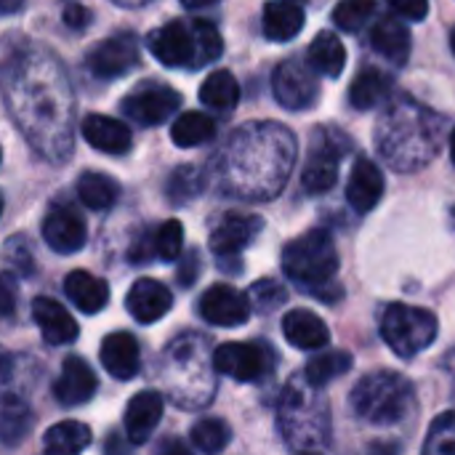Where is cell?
I'll list each match as a JSON object with an SVG mask.
<instances>
[{
  "label": "cell",
  "instance_id": "cell-1",
  "mask_svg": "<svg viewBox=\"0 0 455 455\" xmlns=\"http://www.w3.org/2000/svg\"><path fill=\"white\" fill-rule=\"evenodd\" d=\"M296 139L277 123H251L232 133L224 155L221 173L229 192L269 200L275 197L293 168Z\"/></svg>",
  "mask_w": 455,
  "mask_h": 455
},
{
  "label": "cell",
  "instance_id": "cell-2",
  "mask_svg": "<svg viewBox=\"0 0 455 455\" xmlns=\"http://www.w3.org/2000/svg\"><path fill=\"white\" fill-rule=\"evenodd\" d=\"M445 120L411 96L395 99L376 123V147L400 173L429 165L443 147Z\"/></svg>",
  "mask_w": 455,
  "mask_h": 455
},
{
  "label": "cell",
  "instance_id": "cell-3",
  "mask_svg": "<svg viewBox=\"0 0 455 455\" xmlns=\"http://www.w3.org/2000/svg\"><path fill=\"white\" fill-rule=\"evenodd\" d=\"M277 424L291 451L315 453L331 448V408L317 387L293 379L280 400Z\"/></svg>",
  "mask_w": 455,
  "mask_h": 455
},
{
  "label": "cell",
  "instance_id": "cell-4",
  "mask_svg": "<svg viewBox=\"0 0 455 455\" xmlns=\"http://www.w3.org/2000/svg\"><path fill=\"white\" fill-rule=\"evenodd\" d=\"M149 51L165 67L200 69L221 56L224 40L211 21L176 19L149 35Z\"/></svg>",
  "mask_w": 455,
  "mask_h": 455
},
{
  "label": "cell",
  "instance_id": "cell-5",
  "mask_svg": "<svg viewBox=\"0 0 455 455\" xmlns=\"http://www.w3.org/2000/svg\"><path fill=\"white\" fill-rule=\"evenodd\" d=\"M352 413L373 427H395L416 408L413 384L392 371H376L357 381L349 397Z\"/></svg>",
  "mask_w": 455,
  "mask_h": 455
},
{
  "label": "cell",
  "instance_id": "cell-6",
  "mask_svg": "<svg viewBox=\"0 0 455 455\" xmlns=\"http://www.w3.org/2000/svg\"><path fill=\"white\" fill-rule=\"evenodd\" d=\"M283 269L301 288L328 285L339 272V253L331 232L312 229L288 243L283 251Z\"/></svg>",
  "mask_w": 455,
  "mask_h": 455
},
{
  "label": "cell",
  "instance_id": "cell-7",
  "mask_svg": "<svg viewBox=\"0 0 455 455\" xmlns=\"http://www.w3.org/2000/svg\"><path fill=\"white\" fill-rule=\"evenodd\" d=\"M437 333H440L437 317L419 307L392 304V307H387V312L381 317V339L403 360H411V357L421 355L424 349H429L435 344Z\"/></svg>",
  "mask_w": 455,
  "mask_h": 455
},
{
  "label": "cell",
  "instance_id": "cell-8",
  "mask_svg": "<svg viewBox=\"0 0 455 455\" xmlns=\"http://www.w3.org/2000/svg\"><path fill=\"white\" fill-rule=\"evenodd\" d=\"M275 352L261 341H229L213 352V368L235 381L253 384L275 371Z\"/></svg>",
  "mask_w": 455,
  "mask_h": 455
},
{
  "label": "cell",
  "instance_id": "cell-9",
  "mask_svg": "<svg viewBox=\"0 0 455 455\" xmlns=\"http://www.w3.org/2000/svg\"><path fill=\"white\" fill-rule=\"evenodd\" d=\"M275 99L293 112L309 109L320 99V77L307 59H285L272 75Z\"/></svg>",
  "mask_w": 455,
  "mask_h": 455
},
{
  "label": "cell",
  "instance_id": "cell-10",
  "mask_svg": "<svg viewBox=\"0 0 455 455\" xmlns=\"http://www.w3.org/2000/svg\"><path fill=\"white\" fill-rule=\"evenodd\" d=\"M339 163H341V147L325 128H317L301 173L304 189L309 195H325L339 179Z\"/></svg>",
  "mask_w": 455,
  "mask_h": 455
},
{
  "label": "cell",
  "instance_id": "cell-11",
  "mask_svg": "<svg viewBox=\"0 0 455 455\" xmlns=\"http://www.w3.org/2000/svg\"><path fill=\"white\" fill-rule=\"evenodd\" d=\"M120 107L139 125H160L181 107V93L163 83H147L136 88Z\"/></svg>",
  "mask_w": 455,
  "mask_h": 455
},
{
  "label": "cell",
  "instance_id": "cell-12",
  "mask_svg": "<svg viewBox=\"0 0 455 455\" xmlns=\"http://www.w3.org/2000/svg\"><path fill=\"white\" fill-rule=\"evenodd\" d=\"M136 64H139V40L125 32L99 43L88 56V69L99 80H117Z\"/></svg>",
  "mask_w": 455,
  "mask_h": 455
},
{
  "label": "cell",
  "instance_id": "cell-13",
  "mask_svg": "<svg viewBox=\"0 0 455 455\" xmlns=\"http://www.w3.org/2000/svg\"><path fill=\"white\" fill-rule=\"evenodd\" d=\"M264 229V219L251 213H227L211 232V251L219 259H237Z\"/></svg>",
  "mask_w": 455,
  "mask_h": 455
},
{
  "label": "cell",
  "instance_id": "cell-14",
  "mask_svg": "<svg viewBox=\"0 0 455 455\" xmlns=\"http://www.w3.org/2000/svg\"><path fill=\"white\" fill-rule=\"evenodd\" d=\"M200 317L219 328H237L251 317V299L232 285H213L200 299Z\"/></svg>",
  "mask_w": 455,
  "mask_h": 455
},
{
  "label": "cell",
  "instance_id": "cell-15",
  "mask_svg": "<svg viewBox=\"0 0 455 455\" xmlns=\"http://www.w3.org/2000/svg\"><path fill=\"white\" fill-rule=\"evenodd\" d=\"M43 240L48 243L51 251L69 256L85 245L88 229H85V221L80 219V213L75 208L53 205L43 219Z\"/></svg>",
  "mask_w": 455,
  "mask_h": 455
},
{
  "label": "cell",
  "instance_id": "cell-16",
  "mask_svg": "<svg viewBox=\"0 0 455 455\" xmlns=\"http://www.w3.org/2000/svg\"><path fill=\"white\" fill-rule=\"evenodd\" d=\"M125 307H128V312H131V317L136 323L149 325V323L163 320L171 312L173 296H171V291L163 283L144 277V280H136L131 285V291L125 296Z\"/></svg>",
  "mask_w": 455,
  "mask_h": 455
},
{
  "label": "cell",
  "instance_id": "cell-17",
  "mask_svg": "<svg viewBox=\"0 0 455 455\" xmlns=\"http://www.w3.org/2000/svg\"><path fill=\"white\" fill-rule=\"evenodd\" d=\"M96 373L91 371V365L80 357H69L61 365V373L53 384V397L59 405L67 408H77L83 403H88L96 395Z\"/></svg>",
  "mask_w": 455,
  "mask_h": 455
},
{
  "label": "cell",
  "instance_id": "cell-18",
  "mask_svg": "<svg viewBox=\"0 0 455 455\" xmlns=\"http://www.w3.org/2000/svg\"><path fill=\"white\" fill-rule=\"evenodd\" d=\"M384 197V173L379 165L368 157H360L352 165L349 181H347V200L357 213H371L379 200Z\"/></svg>",
  "mask_w": 455,
  "mask_h": 455
},
{
  "label": "cell",
  "instance_id": "cell-19",
  "mask_svg": "<svg viewBox=\"0 0 455 455\" xmlns=\"http://www.w3.org/2000/svg\"><path fill=\"white\" fill-rule=\"evenodd\" d=\"M32 320L40 328V336L53 347H67L77 339L80 328L72 320V315L53 299L43 296L32 301Z\"/></svg>",
  "mask_w": 455,
  "mask_h": 455
},
{
  "label": "cell",
  "instance_id": "cell-20",
  "mask_svg": "<svg viewBox=\"0 0 455 455\" xmlns=\"http://www.w3.org/2000/svg\"><path fill=\"white\" fill-rule=\"evenodd\" d=\"M101 365L117 381L133 379L139 373V368H141V352H139L136 336H131L125 331L109 333L101 341Z\"/></svg>",
  "mask_w": 455,
  "mask_h": 455
},
{
  "label": "cell",
  "instance_id": "cell-21",
  "mask_svg": "<svg viewBox=\"0 0 455 455\" xmlns=\"http://www.w3.org/2000/svg\"><path fill=\"white\" fill-rule=\"evenodd\" d=\"M163 397L157 392H139L128 408H125V416H123V427H125V435L133 445H144L149 440V435L157 429L160 419H163Z\"/></svg>",
  "mask_w": 455,
  "mask_h": 455
},
{
  "label": "cell",
  "instance_id": "cell-22",
  "mask_svg": "<svg viewBox=\"0 0 455 455\" xmlns=\"http://www.w3.org/2000/svg\"><path fill=\"white\" fill-rule=\"evenodd\" d=\"M83 131V139L99 149V152H107V155H125L133 144L131 139V131L123 120L117 117H107V115H88L80 125Z\"/></svg>",
  "mask_w": 455,
  "mask_h": 455
},
{
  "label": "cell",
  "instance_id": "cell-23",
  "mask_svg": "<svg viewBox=\"0 0 455 455\" xmlns=\"http://www.w3.org/2000/svg\"><path fill=\"white\" fill-rule=\"evenodd\" d=\"M283 333H285L291 347L304 349V352L325 349L331 344L328 325L309 309H291L283 317Z\"/></svg>",
  "mask_w": 455,
  "mask_h": 455
},
{
  "label": "cell",
  "instance_id": "cell-24",
  "mask_svg": "<svg viewBox=\"0 0 455 455\" xmlns=\"http://www.w3.org/2000/svg\"><path fill=\"white\" fill-rule=\"evenodd\" d=\"M371 45L379 56H384L387 61H392L395 67L405 64L408 56H411V29L395 19V16H384L373 24L371 29Z\"/></svg>",
  "mask_w": 455,
  "mask_h": 455
},
{
  "label": "cell",
  "instance_id": "cell-25",
  "mask_svg": "<svg viewBox=\"0 0 455 455\" xmlns=\"http://www.w3.org/2000/svg\"><path fill=\"white\" fill-rule=\"evenodd\" d=\"M304 8L296 0H272L264 5L261 27L269 40L288 43L304 29Z\"/></svg>",
  "mask_w": 455,
  "mask_h": 455
},
{
  "label": "cell",
  "instance_id": "cell-26",
  "mask_svg": "<svg viewBox=\"0 0 455 455\" xmlns=\"http://www.w3.org/2000/svg\"><path fill=\"white\" fill-rule=\"evenodd\" d=\"M64 293L67 299L85 315H96L107 307L109 301V288L101 277L75 269L64 277Z\"/></svg>",
  "mask_w": 455,
  "mask_h": 455
},
{
  "label": "cell",
  "instance_id": "cell-27",
  "mask_svg": "<svg viewBox=\"0 0 455 455\" xmlns=\"http://www.w3.org/2000/svg\"><path fill=\"white\" fill-rule=\"evenodd\" d=\"M392 88H395V80L389 72L379 67H365L349 85V101L357 109H373L392 96Z\"/></svg>",
  "mask_w": 455,
  "mask_h": 455
},
{
  "label": "cell",
  "instance_id": "cell-28",
  "mask_svg": "<svg viewBox=\"0 0 455 455\" xmlns=\"http://www.w3.org/2000/svg\"><path fill=\"white\" fill-rule=\"evenodd\" d=\"M307 61L315 67L317 75L339 77V75L344 72V67H347V48H344V43L339 40L336 32L323 29V32L312 40V45H309V51H307Z\"/></svg>",
  "mask_w": 455,
  "mask_h": 455
},
{
  "label": "cell",
  "instance_id": "cell-29",
  "mask_svg": "<svg viewBox=\"0 0 455 455\" xmlns=\"http://www.w3.org/2000/svg\"><path fill=\"white\" fill-rule=\"evenodd\" d=\"M32 421L35 419H32L29 405L16 395H5L0 403V443L8 448L19 445L29 435Z\"/></svg>",
  "mask_w": 455,
  "mask_h": 455
},
{
  "label": "cell",
  "instance_id": "cell-30",
  "mask_svg": "<svg viewBox=\"0 0 455 455\" xmlns=\"http://www.w3.org/2000/svg\"><path fill=\"white\" fill-rule=\"evenodd\" d=\"M77 197L85 208L91 211H107L117 203L120 197V184L99 171H88L77 181Z\"/></svg>",
  "mask_w": 455,
  "mask_h": 455
},
{
  "label": "cell",
  "instance_id": "cell-31",
  "mask_svg": "<svg viewBox=\"0 0 455 455\" xmlns=\"http://www.w3.org/2000/svg\"><path fill=\"white\" fill-rule=\"evenodd\" d=\"M200 101L216 112H229L237 107L240 101V85L235 80L232 72L227 69H216L205 77V83L200 85Z\"/></svg>",
  "mask_w": 455,
  "mask_h": 455
},
{
  "label": "cell",
  "instance_id": "cell-32",
  "mask_svg": "<svg viewBox=\"0 0 455 455\" xmlns=\"http://www.w3.org/2000/svg\"><path fill=\"white\" fill-rule=\"evenodd\" d=\"M91 445V429L80 421H61L45 432L43 448L51 455H75Z\"/></svg>",
  "mask_w": 455,
  "mask_h": 455
},
{
  "label": "cell",
  "instance_id": "cell-33",
  "mask_svg": "<svg viewBox=\"0 0 455 455\" xmlns=\"http://www.w3.org/2000/svg\"><path fill=\"white\" fill-rule=\"evenodd\" d=\"M216 136V123L211 115H203V112H184L173 120L171 125V139L176 147H200L205 141H211Z\"/></svg>",
  "mask_w": 455,
  "mask_h": 455
},
{
  "label": "cell",
  "instance_id": "cell-34",
  "mask_svg": "<svg viewBox=\"0 0 455 455\" xmlns=\"http://www.w3.org/2000/svg\"><path fill=\"white\" fill-rule=\"evenodd\" d=\"M349 371H352V355L331 349V352H323L315 360H309V365L304 368V379L312 387L323 389L325 384H331L333 379H341Z\"/></svg>",
  "mask_w": 455,
  "mask_h": 455
},
{
  "label": "cell",
  "instance_id": "cell-35",
  "mask_svg": "<svg viewBox=\"0 0 455 455\" xmlns=\"http://www.w3.org/2000/svg\"><path fill=\"white\" fill-rule=\"evenodd\" d=\"M203 189H205V173L200 168H195V165H181V168H176L171 173L165 195H168L171 203L184 205V203L195 200Z\"/></svg>",
  "mask_w": 455,
  "mask_h": 455
},
{
  "label": "cell",
  "instance_id": "cell-36",
  "mask_svg": "<svg viewBox=\"0 0 455 455\" xmlns=\"http://www.w3.org/2000/svg\"><path fill=\"white\" fill-rule=\"evenodd\" d=\"M189 440L203 453H221L232 440V432H229L227 421H221V419H203L192 427Z\"/></svg>",
  "mask_w": 455,
  "mask_h": 455
},
{
  "label": "cell",
  "instance_id": "cell-37",
  "mask_svg": "<svg viewBox=\"0 0 455 455\" xmlns=\"http://www.w3.org/2000/svg\"><path fill=\"white\" fill-rule=\"evenodd\" d=\"M376 13V0H339L333 8V24L344 32H360Z\"/></svg>",
  "mask_w": 455,
  "mask_h": 455
},
{
  "label": "cell",
  "instance_id": "cell-38",
  "mask_svg": "<svg viewBox=\"0 0 455 455\" xmlns=\"http://www.w3.org/2000/svg\"><path fill=\"white\" fill-rule=\"evenodd\" d=\"M424 453L455 455V413H443L427 435Z\"/></svg>",
  "mask_w": 455,
  "mask_h": 455
},
{
  "label": "cell",
  "instance_id": "cell-39",
  "mask_svg": "<svg viewBox=\"0 0 455 455\" xmlns=\"http://www.w3.org/2000/svg\"><path fill=\"white\" fill-rule=\"evenodd\" d=\"M184 248V227L179 221H165L155 229V256L163 261H176Z\"/></svg>",
  "mask_w": 455,
  "mask_h": 455
},
{
  "label": "cell",
  "instance_id": "cell-40",
  "mask_svg": "<svg viewBox=\"0 0 455 455\" xmlns=\"http://www.w3.org/2000/svg\"><path fill=\"white\" fill-rule=\"evenodd\" d=\"M251 296L256 299V307L261 312H272L275 307H280L285 301V288L275 280H259L251 288Z\"/></svg>",
  "mask_w": 455,
  "mask_h": 455
},
{
  "label": "cell",
  "instance_id": "cell-41",
  "mask_svg": "<svg viewBox=\"0 0 455 455\" xmlns=\"http://www.w3.org/2000/svg\"><path fill=\"white\" fill-rule=\"evenodd\" d=\"M5 264H11L13 272H19V275H24V277L35 272V259H32L27 243L19 240V237H11L8 245H5Z\"/></svg>",
  "mask_w": 455,
  "mask_h": 455
},
{
  "label": "cell",
  "instance_id": "cell-42",
  "mask_svg": "<svg viewBox=\"0 0 455 455\" xmlns=\"http://www.w3.org/2000/svg\"><path fill=\"white\" fill-rule=\"evenodd\" d=\"M16 299H19L16 277L8 275V272H0V320L13 317V312H16Z\"/></svg>",
  "mask_w": 455,
  "mask_h": 455
},
{
  "label": "cell",
  "instance_id": "cell-43",
  "mask_svg": "<svg viewBox=\"0 0 455 455\" xmlns=\"http://www.w3.org/2000/svg\"><path fill=\"white\" fill-rule=\"evenodd\" d=\"M387 3L397 16L408 21H421L429 13V0H387Z\"/></svg>",
  "mask_w": 455,
  "mask_h": 455
},
{
  "label": "cell",
  "instance_id": "cell-44",
  "mask_svg": "<svg viewBox=\"0 0 455 455\" xmlns=\"http://www.w3.org/2000/svg\"><path fill=\"white\" fill-rule=\"evenodd\" d=\"M197 275H200V253L192 251V253H187L184 261L179 264V283H181L184 288H189V285L197 280Z\"/></svg>",
  "mask_w": 455,
  "mask_h": 455
},
{
  "label": "cell",
  "instance_id": "cell-45",
  "mask_svg": "<svg viewBox=\"0 0 455 455\" xmlns=\"http://www.w3.org/2000/svg\"><path fill=\"white\" fill-rule=\"evenodd\" d=\"M64 24L69 27V29H83L88 21H91V11L85 8V5H77V3H72L69 8H64Z\"/></svg>",
  "mask_w": 455,
  "mask_h": 455
},
{
  "label": "cell",
  "instance_id": "cell-46",
  "mask_svg": "<svg viewBox=\"0 0 455 455\" xmlns=\"http://www.w3.org/2000/svg\"><path fill=\"white\" fill-rule=\"evenodd\" d=\"M27 0H0V16H8V13H16L24 8Z\"/></svg>",
  "mask_w": 455,
  "mask_h": 455
},
{
  "label": "cell",
  "instance_id": "cell-47",
  "mask_svg": "<svg viewBox=\"0 0 455 455\" xmlns=\"http://www.w3.org/2000/svg\"><path fill=\"white\" fill-rule=\"evenodd\" d=\"M187 8H208V5H213V3H219V0H181Z\"/></svg>",
  "mask_w": 455,
  "mask_h": 455
},
{
  "label": "cell",
  "instance_id": "cell-48",
  "mask_svg": "<svg viewBox=\"0 0 455 455\" xmlns=\"http://www.w3.org/2000/svg\"><path fill=\"white\" fill-rule=\"evenodd\" d=\"M445 368H448V373H451V379H453L455 384V352L448 355V360H445Z\"/></svg>",
  "mask_w": 455,
  "mask_h": 455
},
{
  "label": "cell",
  "instance_id": "cell-49",
  "mask_svg": "<svg viewBox=\"0 0 455 455\" xmlns=\"http://www.w3.org/2000/svg\"><path fill=\"white\" fill-rule=\"evenodd\" d=\"M451 155H453V163H455V131H453V136H451Z\"/></svg>",
  "mask_w": 455,
  "mask_h": 455
},
{
  "label": "cell",
  "instance_id": "cell-50",
  "mask_svg": "<svg viewBox=\"0 0 455 455\" xmlns=\"http://www.w3.org/2000/svg\"><path fill=\"white\" fill-rule=\"evenodd\" d=\"M451 48H453V53H455V29L451 32Z\"/></svg>",
  "mask_w": 455,
  "mask_h": 455
},
{
  "label": "cell",
  "instance_id": "cell-51",
  "mask_svg": "<svg viewBox=\"0 0 455 455\" xmlns=\"http://www.w3.org/2000/svg\"><path fill=\"white\" fill-rule=\"evenodd\" d=\"M0 213H3V197H0Z\"/></svg>",
  "mask_w": 455,
  "mask_h": 455
},
{
  "label": "cell",
  "instance_id": "cell-52",
  "mask_svg": "<svg viewBox=\"0 0 455 455\" xmlns=\"http://www.w3.org/2000/svg\"><path fill=\"white\" fill-rule=\"evenodd\" d=\"M0 163H3V152H0Z\"/></svg>",
  "mask_w": 455,
  "mask_h": 455
},
{
  "label": "cell",
  "instance_id": "cell-53",
  "mask_svg": "<svg viewBox=\"0 0 455 455\" xmlns=\"http://www.w3.org/2000/svg\"><path fill=\"white\" fill-rule=\"evenodd\" d=\"M296 3H299V0H296Z\"/></svg>",
  "mask_w": 455,
  "mask_h": 455
}]
</instances>
